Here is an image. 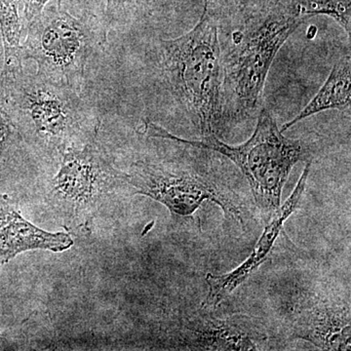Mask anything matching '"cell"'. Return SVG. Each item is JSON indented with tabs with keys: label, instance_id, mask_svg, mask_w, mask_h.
<instances>
[{
	"label": "cell",
	"instance_id": "obj_10",
	"mask_svg": "<svg viewBox=\"0 0 351 351\" xmlns=\"http://www.w3.org/2000/svg\"><path fill=\"white\" fill-rule=\"evenodd\" d=\"M311 161H307L294 191L292 195L289 196L283 206H281L280 209L267 221L263 235L256 245L250 257L247 258L237 269L228 272V274H207L205 280L208 284V294L206 299L203 302L202 306L208 307V308H215L218 306L267 260L277 239L283 232L285 221H287L291 214L294 213L295 210L301 202L304 189H306L307 178L311 172Z\"/></svg>",
	"mask_w": 351,
	"mask_h": 351
},
{
	"label": "cell",
	"instance_id": "obj_17",
	"mask_svg": "<svg viewBox=\"0 0 351 351\" xmlns=\"http://www.w3.org/2000/svg\"><path fill=\"white\" fill-rule=\"evenodd\" d=\"M14 131L15 125L7 105L3 84L0 80V154L8 147Z\"/></svg>",
	"mask_w": 351,
	"mask_h": 351
},
{
	"label": "cell",
	"instance_id": "obj_7",
	"mask_svg": "<svg viewBox=\"0 0 351 351\" xmlns=\"http://www.w3.org/2000/svg\"><path fill=\"white\" fill-rule=\"evenodd\" d=\"M61 167L51 181L48 201L66 228H87L107 200L126 189L98 136L80 147L61 152Z\"/></svg>",
	"mask_w": 351,
	"mask_h": 351
},
{
	"label": "cell",
	"instance_id": "obj_18",
	"mask_svg": "<svg viewBox=\"0 0 351 351\" xmlns=\"http://www.w3.org/2000/svg\"><path fill=\"white\" fill-rule=\"evenodd\" d=\"M50 1L52 0H19V7L20 4H22L25 20L27 24L43 12V9Z\"/></svg>",
	"mask_w": 351,
	"mask_h": 351
},
{
	"label": "cell",
	"instance_id": "obj_11",
	"mask_svg": "<svg viewBox=\"0 0 351 351\" xmlns=\"http://www.w3.org/2000/svg\"><path fill=\"white\" fill-rule=\"evenodd\" d=\"M0 230V263L8 262L18 254L29 250L63 252L73 245L71 235L66 232L51 233L41 230L17 212Z\"/></svg>",
	"mask_w": 351,
	"mask_h": 351
},
{
	"label": "cell",
	"instance_id": "obj_13",
	"mask_svg": "<svg viewBox=\"0 0 351 351\" xmlns=\"http://www.w3.org/2000/svg\"><path fill=\"white\" fill-rule=\"evenodd\" d=\"M171 0H107L105 24L112 25L138 24L152 19L169 5Z\"/></svg>",
	"mask_w": 351,
	"mask_h": 351
},
{
	"label": "cell",
	"instance_id": "obj_15",
	"mask_svg": "<svg viewBox=\"0 0 351 351\" xmlns=\"http://www.w3.org/2000/svg\"><path fill=\"white\" fill-rule=\"evenodd\" d=\"M277 0H204L210 11L223 21L237 25L269 11Z\"/></svg>",
	"mask_w": 351,
	"mask_h": 351
},
{
	"label": "cell",
	"instance_id": "obj_1",
	"mask_svg": "<svg viewBox=\"0 0 351 351\" xmlns=\"http://www.w3.org/2000/svg\"><path fill=\"white\" fill-rule=\"evenodd\" d=\"M149 137L168 138L174 143L175 154L159 160H138L129 168L125 186L161 203L173 218H193L203 203L212 202L223 210L226 218L244 223L248 210L230 181L221 154L195 147L154 122L145 120Z\"/></svg>",
	"mask_w": 351,
	"mask_h": 351
},
{
	"label": "cell",
	"instance_id": "obj_16",
	"mask_svg": "<svg viewBox=\"0 0 351 351\" xmlns=\"http://www.w3.org/2000/svg\"><path fill=\"white\" fill-rule=\"evenodd\" d=\"M302 17L325 15L332 18L346 32L351 34V0H294Z\"/></svg>",
	"mask_w": 351,
	"mask_h": 351
},
{
	"label": "cell",
	"instance_id": "obj_5",
	"mask_svg": "<svg viewBox=\"0 0 351 351\" xmlns=\"http://www.w3.org/2000/svg\"><path fill=\"white\" fill-rule=\"evenodd\" d=\"M108 32L96 16L75 17L56 0L29 23L22 58L36 61L44 80L80 92L90 58L107 43Z\"/></svg>",
	"mask_w": 351,
	"mask_h": 351
},
{
	"label": "cell",
	"instance_id": "obj_9",
	"mask_svg": "<svg viewBox=\"0 0 351 351\" xmlns=\"http://www.w3.org/2000/svg\"><path fill=\"white\" fill-rule=\"evenodd\" d=\"M180 346L193 350H261L269 336L260 320L240 313L208 311L203 306L184 318Z\"/></svg>",
	"mask_w": 351,
	"mask_h": 351
},
{
	"label": "cell",
	"instance_id": "obj_14",
	"mask_svg": "<svg viewBox=\"0 0 351 351\" xmlns=\"http://www.w3.org/2000/svg\"><path fill=\"white\" fill-rule=\"evenodd\" d=\"M19 0H0V29L5 49V69L22 68Z\"/></svg>",
	"mask_w": 351,
	"mask_h": 351
},
{
	"label": "cell",
	"instance_id": "obj_12",
	"mask_svg": "<svg viewBox=\"0 0 351 351\" xmlns=\"http://www.w3.org/2000/svg\"><path fill=\"white\" fill-rule=\"evenodd\" d=\"M351 101V58L348 52L338 60L331 73L313 100L302 108L294 119L284 124L280 131L285 133L295 124L325 110H346Z\"/></svg>",
	"mask_w": 351,
	"mask_h": 351
},
{
	"label": "cell",
	"instance_id": "obj_3",
	"mask_svg": "<svg viewBox=\"0 0 351 351\" xmlns=\"http://www.w3.org/2000/svg\"><path fill=\"white\" fill-rule=\"evenodd\" d=\"M304 20L294 0H277L267 12L235 25L221 41L223 132L258 117L277 53Z\"/></svg>",
	"mask_w": 351,
	"mask_h": 351
},
{
	"label": "cell",
	"instance_id": "obj_2",
	"mask_svg": "<svg viewBox=\"0 0 351 351\" xmlns=\"http://www.w3.org/2000/svg\"><path fill=\"white\" fill-rule=\"evenodd\" d=\"M219 21L206 4L197 24L178 38L160 39L152 51L157 80L176 110L195 126L200 140L219 138L221 117Z\"/></svg>",
	"mask_w": 351,
	"mask_h": 351
},
{
	"label": "cell",
	"instance_id": "obj_4",
	"mask_svg": "<svg viewBox=\"0 0 351 351\" xmlns=\"http://www.w3.org/2000/svg\"><path fill=\"white\" fill-rule=\"evenodd\" d=\"M13 121L32 147L46 152L80 147L98 136L101 121L77 91L22 68L0 78Z\"/></svg>",
	"mask_w": 351,
	"mask_h": 351
},
{
	"label": "cell",
	"instance_id": "obj_6",
	"mask_svg": "<svg viewBox=\"0 0 351 351\" xmlns=\"http://www.w3.org/2000/svg\"><path fill=\"white\" fill-rule=\"evenodd\" d=\"M253 135L243 144L230 145L216 136L186 140L189 144L218 152L234 164L246 178L265 223L280 209L286 182L295 164L311 161L301 140L286 138L267 108L257 117Z\"/></svg>",
	"mask_w": 351,
	"mask_h": 351
},
{
	"label": "cell",
	"instance_id": "obj_8",
	"mask_svg": "<svg viewBox=\"0 0 351 351\" xmlns=\"http://www.w3.org/2000/svg\"><path fill=\"white\" fill-rule=\"evenodd\" d=\"M350 302L341 295L306 291L291 308V337L322 350H350Z\"/></svg>",
	"mask_w": 351,
	"mask_h": 351
}]
</instances>
